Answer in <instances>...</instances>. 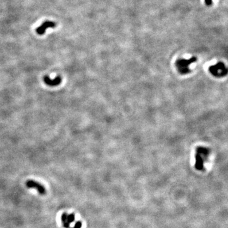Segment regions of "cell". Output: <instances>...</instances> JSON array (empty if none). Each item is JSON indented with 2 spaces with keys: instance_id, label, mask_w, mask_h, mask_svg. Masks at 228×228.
Here are the masks:
<instances>
[{
  "instance_id": "5b68a950",
  "label": "cell",
  "mask_w": 228,
  "mask_h": 228,
  "mask_svg": "<svg viewBox=\"0 0 228 228\" xmlns=\"http://www.w3.org/2000/svg\"><path fill=\"white\" fill-rule=\"evenodd\" d=\"M195 58H192L190 60H179L178 64H179L181 67H182V68L183 67V68H186V67H187V65L188 66L190 64H191L192 61H195Z\"/></svg>"
},
{
  "instance_id": "8992f818",
  "label": "cell",
  "mask_w": 228,
  "mask_h": 228,
  "mask_svg": "<svg viewBox=\"0 0 228 228\" xmlns=\"http://www.w3.org/2000/svg\"><path fill=\"white\" fill-rule=\"evenodd\" d=\"M67 215H68V214H67V213H64L63 214L61 215V221H62V222H63L64 227L65 228H69V226H70V224H69L68 222H67Z\"/></svg>"
},
{
  "instance_id": "52a82bcc",
  "label": "cell",
  "mask_w": 228,
  "mask_h": 228,
  "mask_svg": "<svg viewBox=\"0 0 228 228\" xmlns=\"http://www.w3.org/2000/svg\"><path fill=\"white\" fill-rule=\"evenodd\" d=\"M75 220V215L74 214H71L70 215H67V221L68 222V224H70L72 222H73Z\"/></svg>"
},
{
  "instance_id": "30bf717a",
  "label": "cell",
  "mask_w": 228,
  "mask_h": 228,
  "mask_svg": "<svg viewBox=\"0 0 228 228\" xmlns=\"http://www.w3.org/2000/svg\"><path fill=\"white\" fill-rule=\"evenodd\" d=\"M72 228H74V227H72Z\"/></svg>"
},
{
  "instance_id": "ba28073f",
  "label": "cell",
  "mask_w": 228,
  "mask_h": 228,
  "mask_svg": "<svg viewBox=\"0 0 228 228\" xmlns=\"http://www.w3.org/2000/svg\"><path fill=\"white\" fill-rule=\"evenodd\" d=\"M82 226V222H81V221H78V222H77L75 224L74 228H81Z\"/></svg>"
},
{
  "instance_id": "6da1fadb",
  "label": "cell",
  "mask_w": 228,
  "mask_h": 228,
  "mask_svg": "<svg viewBox=\"0 0 228 228\" xmlns=\"http://www.w3.org/2000/svg\"><path fill=\"white\" fill-rule=\"evenodd\" d=\"M25 185H26L28 188L36 189L40 195H45L46 193V190L44 187V186L37 182V181H35L34 180H28L25 183Z\"/></svg>"
},
{
  "instance_id": "3957f363",
  "label": "cell",
  "mask_w": 228,
  "mask_h": 228,
  "mask_svg": "<svg viewBox=\"0 0 228 228\" xmlns=\"http://www.w3.org/2000/svg\"><path fill=\"white\" fill-rule=\"evenodd\" d=\"M61 81L62 79L60 76H57L53 79H51L48 76H45L43 77V81L45 84L51 87H55L60 85L61 83Z\"/></svg>"
},
{
  "instance_id": "277c9868",
  "label": "cell",
  "mask_w": 228,
  "mask_h": 228,
  "mask_svg": "<svg viewBox=\"0 0 228 228\" xmlns=\"http://www.w3.org/2000/svg\"><path fill=\"white\" fill-rule=\"evenodd\" d=\"M204 148H203V153L199 152L198 150H197V155H196V159H197V161H196V167L198 170H201L202 168H203V162L204 158L206 157L207 155V150H205V152H204Z\"/></svg>"
},
{
  "instance_id": "7a4b0ae2",
  "label": "cell",
  "mask_w": 228,
  "mask_h": 228,
  "mask_svg": "<svg viewBox=\"0 0 228 228\" xmlns=\"http://www.w3.org/2000/svg\"><path fill=\"white\" fill-rule=\"evenodd\" d=\"M56 26V24L52 21H45L39 27L36 29V32L39 35H43L46 33V30L48 28H55Z\"/></svg>"
},
{
  "instance_id": "9c48e42d",
  "label": "cell",
  "mask_w": 228,
  "mask_h": 228,
  "mask_svg": "<svg viewBox=\"0 0 228 228\" xmlns=\"http://www.w3.org/2000/svg\"><path fill=\"white\" fill-rule=\"evenodd\" d=\"M205 2L207 3V4L210 5L212 3V0H205Z\"/></svg>"
}]
</instances>
